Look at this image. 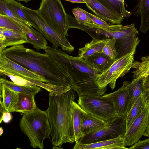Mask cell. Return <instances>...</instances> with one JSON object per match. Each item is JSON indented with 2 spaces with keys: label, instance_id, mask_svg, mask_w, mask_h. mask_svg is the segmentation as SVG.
<instances>
[{
  "label": "cell",
  "instance_id": "23",
  "mask_svg": "<svg viewBox=\"0 0 149 149\" xmlns=\"http://www.w3.org/2000/svg\"><path fill=\"white\" fill-rule=\"evenodd\" d=\"M148 103H149V102L143 94L134 103L126 116V131L140 114Z\"/></svg>",
  "mask_w": 149,
  "mask_h": 149
},
{
  "label": "cell",
  "instance_id": "46",
  "mask_svg": "<svg viewBox=\"0 0 149 149\" xmlns=\"http://www.w3.org/2000/svg\"><path fill=\"white\" fill-rule=\"evenodd\" d=\"M17 0L19 1H24L25 3H26L29 1L33 0Z\"/></svg>",
  "mask_w": 149,
  "mask_h": 149
},
{
  "label": "cell",
  "instance_id": "14",
  "mask_svg": "<svg viewBox=\"0 0 149 149\" xmlns=\"http://www.w3.org/2000/svg\"><path fill=\"white\" fill-rule=\"evenodd\" d=\"M5 72L45 83L44 78L0 53V73Z\"/></svg>",
  "mask_w": 149,
  "mask_h": 149
},
{
  "label": "cell",
  "instance_id": "31",
  "mask_svg": "<svg viewBox=\"0 0 149 149\" xmlns=\"http://www.w3.org/2000/svg\"><path fill=\"white\" fill-rule=\"evenodd\" d=\"M0 27L26 34L25 31L20 25L7 15L0 14Z\"/></svg>",
  "mask_w": 149,
  "mask_h": 149
},
{
  "label": "cell",
  "instance_id": "17",
  "mask_svg": "<svg viewBox=\"0 0 149 149\" xmlns=\"http://www.w3.org/2000/svg\"><path fill=\"white\" fill-rule=\"evenodd\" d=\"M83 59L89 66L100 74L107 70L116 59L110 58L102 52L96 53Z\"/></svg>",
  "mask_w": 149,
  "mask_h": 149
},
{
  "label": "cell",
  "instance_id": "10",
  "mask_svg": "<svg viewBox=\"0 0 149 149\" xmlns=\"http://www.w3.org/2000/svg\"><path fill=\"white\" fill-rule=\"evenodd\" d=\"M126 116H119L113 122L106 124L96 132L82 137L77 142L88 144L112 139L119 136L123 137L126 131Z\"/></svg>",
  "mask_w": 149,
  "mask_h": 149
},
{
  "label": "cell",
  "instance_id": "39",
  "mask_svg": "<svg viewBox=\"0 0 149 149\" xmlns=\"http://www.w3.org/2000/svg\"><path fill=\"white\" fill-rule=\"evenodd\" d=\"M9 112H4L2 116L0 118V123L3 121L5 123H9L12 120V116Z\"/></svg>",
  "mask_w": 149,
  "mask_h": 149
},
{
  "label": "cell",
  "instance_id": "41",
  "mask_svg": "<svg viewBox=\"0 0 149 149\" xmlns=\"http://www.w3.org/2000/svg\"><path fill=\"white\" fill-rule=\"evenodd\" d=\"M73 3H86L84 0H64Z\"/></svg>",
  "mask_w": 149,
  "mask_h": 149
},
{
  "label": "cell",
  "instance_id": "1",
  "mask_svg": "<svg viewBox=\"0 0 149 149\" xmlns=\"http://www.w3.org/2000/svg\"><path fill=\"white\" fill-rule=\"evenodd\" d=\"M0 53L42 77L47 83L72 87L66 68L46 53L37 52L20 45L6 48Z\"/></svg>",
  "mask_w": 149,
  "mask_h": 149
},
{
  "label": "cell",
  "instance_id": "21",
  "mask_svg": "<svg viewBox=\"0 0 149 149\" xmlns=\"http://www.w3.org/2000/svg\"><path fill=\"white\" fill-rule=\"evenodd\" d=\"M136 8L135 14L141 18L139 30L145 33L149 30V0H139Z\"/></svg>",
  "mask_w": 149,
  "mask_h": 149
},
{
  "label": "cell",
  "instance_id": "28",
  "mask_svg": "<svg viewBox=\"0 0 149 149\" xmlns=\"http://www.w3.org/2000/svg\"><path fill=\"white\" fill-rule=\"evenodd\" d=\"M141 61H134L132 68L133 79L143 77L149 75V55L141 57Z\"/></svg>",
  "mask_w": 149,
  "mask_h": 149
},
{
  "label": "cell",
  "instance_id": "19",
  "mask_svg": "<svg viewBox=\"0 0 149 149\" xmlns=\"http://www.w3.org/2000/svg\"><path fill=\"white\" fill-rule=\"evenodd\" d=\"M110 39L92 38L91 42L87 43L84 47L79 49L78 57L83 59L96 53L102 52L103 47Z\"/></svg>",
  "mask_w": 149,
  "mask_h": 149
},
{
  "label": "cell",
  "instance_id": "32",
  "mask_svg": "<svg viewBox=\"0 0 149 149\" xmlns=\"http://www.w3.org/2000/svg\"><path fill=\"white\" fill-rule=\"evenodd\" d=\"M116 13L124 18H128L132 15L131 12L125 8L124 3L116 0H103Z\"/></svg>",
  "mask_w": 149,
  "mask_h": 149
},
{
  "label": "cell",
  "instance_id": "7",
  "mask_svg": "<svg viewBox=\"0 0 149 149\" xmlns=\"http://www.w3.org/2000/svg\"><path fill=\"white\" fill-rule=\"evenodd\" d=\"M23 9L26 15L31 26L36 29L52 44V47L62 49L69 53L73 51L74 48L65 36L61 35L53 30L44 21L35 10L23 6Z\"/></svg>",
  "mask_w": 149,
  "mask_h": 149
},
{
  "label": "cell",
  "instance_id": "30",
  "mask_svg": "<svg viewBox=\"0 0 149 149\" xmlns=\"http://www.w3.org/2000/svg\"><path fill=\"white\" fill-rule=\"evenodd\" d=\"M25 79L33 83L35 86L42 87L47 90L49 93L56 95H60L66 93L72 88L71 87L69 86L56 85L31 79Z\"/></svg>",
  "mask_w": 149,
  "mask_h": 149
},
{
  "label": "cell",
  "instance_id": "6",
  "mask_svg": "<svg viewBox=\"0 0 149 149\" xmlns=\"http://www.w3.org/2000/svg\"><path fill=\"white\" fill-rule=\"evenodd\" d=\"M77 102L86 113L106 124L112 123L119 116L113 102L102 96H80Z\"/></svg>",
  "mask_w": 149,
  "mask_h": 149
},
{
  "label": "cell",
  "instance_id": "2",
  "mask_svg": "<svg viewBox=\"0 0 149 149\" xmlns=\"http://www.w3.org/2000/svg\"><path fill=\"white\" fill-rule=\"evenodd\" d=\"M75 92L72 88L60 95L49 93V106L45 111L50 126L51 139L54 146L75 142L72 120L73 104L77 97Z\"/></svg>",
  "mask_w": 149,
  "mask_h": 149
},
{
  "label": "cell",
  "instance_id": "33",
  "mask_svg": "<svg viewBox=\"0 0 149 149\" xmlns=\"http://www.w3.org/2000/svg\"><path fill=\"white\" fill-rule=\"evenodd\" d=\"M116 39L112 37L103 47L102 52L105 55L112 59H116L118 55L115 47Z\"/></svg>",
  "mask_w": 149,
  "mask_h": 149
},
{
  "label": "cell",
  "instance_id": "47",
  "mask_svg": "<svg viewBox=\"0 0 149 149\" xmlns=\"http://www.w3.org/2000/svg\"><path fill=\"white\" fill-rule=\"evenodd\" d=\"M116 0L124 3V0Z\"/></svg>",
  "mask_w": 149,
  "mask_h": 149
},
{
  "label": "cell",
  "instance_id": "12",
  "mask_svg": "<svg viewBox=\"0 0 149 149\" xmlns=\"http://www.w3.org/2000/svg\"><path fill=\"white\" fill-rule=\"evenodd\" d=\"M88 8L96 16L113 24H120L124 18L103 0H84Z\"/></svg>",
  "mask_w": 149,
  "mask_h": 149
},
{
  "label": "cell",
  "instance_id": "11",
  "mask_svg": "<svg viewBox=\"0 0 149 149\" xmlns=\"http://www.w3.org/2000/svg\"><path fill=\"white\" fill-rule=\"evenodd\" d=\"M149 124V103L126 131L123 137L125 146H131L137 143L144 135Z\"/></svg>",
  "mask_w": 149,
  "mask_h": 149
},
{
  "label": "cell",
  "instance_id": "40",
  "mask_svg": "<svg viewBox=\"0 0 149 149\" xmlns=\"http://www.w3.org/2000/svg\"><path fill=\"white\" fill-rule=\"evenodd\" d=\"M8 8L4 0H0V14L6 15L5 11Z\"/></svg>",
  "mask_w": 149,
  "mask_h": 149
},
{
  "label": "cell",
  "instance_id": "18",
  "mask_svg": "<svg viewBox=\"0 0 149 149\" xmlns=\"http://www.w3.org/2000/svg\"><path fill=\"white\" fill-rule=\"evenodd\" d=\"M0 30L3 31L5 36V40L0 42V53L6 47L28 43L26 34L1 27H0Z\"/></svg>",
  "mask_w": 149,
  "mask_h": 149
},
{
  "label": "cell",
  "instance_id": "36",
  "mask_svg": "<svg viewBox=\"0 0 149 149\" xmlns=\"http://www.w3.org/2000/svg\"><path fill=\"white\" fill-rule=\"evenodd\" d=\"M84 12L88 17L91 23L102 26H108L111 24H108L106 21L96 15H94L85 10Z\"/></svg>",
  "mask_w": 149,
  "mask_h": 149
},
{
  "label": "cell",
  "instance_id": "26",
  "mask_svg": "<svg viewBox=\"0 0 149 149\" xmlns=\"http://www.w3.org/2000/svg\"><path fill=\"white\" fill-rule=\"evenodd\" d=\"M0 83L10 90L17 93L36 94L42 91L41 87L37 86H22L15 84L12 81L1 77Z\"/></svg>",
  "mask_w": 149,
  "mask_h": 149
},
{
  "label": "cell",
  "instance_id": "16",
  "mask_svg": "<svg viewBox=\"0 0 149 149\" xmlns=\"http://www.w3.org/2000/svg\"><path fill=\"white\" fill-rule=\"evenodd\" d=\"M36 95L17 93V100L10 112L25 114L34 110L37 107L34 99Z\"/></svg>",
  "mask_w": 149,
  "mask_h": 149
},
{
  "label": "cell",
  "instance_id": "44",
  "mask_svg": "<svg viewBox=\"0 0 149 149\" xmlns=\"http://www.w3.org/2000/svg\"><path fill=\"white\" fill-rule=\"evenodd\" d=\"M52 149H63L62 146H54L52 147Z\"/></svg>",
  "mask_w": 149,
  "mask_h": 149
},
{
  "label": "cell",
  "instance_id": "8",
  "mask_svg": "<svg viewBox=\"0 0 149 149\" xmlns=\"http://www.w3.org/2000/svg\"><path fill=\"white\" fill-rule=\"evenodd\" d=\"M114 31L109 36L116 39L115 47L118 53L116 58L128 53L134 55L140 41L137 36L138 31L134 23L123 26L116 24Z\"/></svg>",
  "mask_w": 149,
  "mask_h": 149
},
{
  "label": "cell",
  "instance_id": "3",
  "mask_svg": "<svg viewBox=\"0 0 149 149\" xmlns=\"http://www.w3.org/2000/svg\"><path fill=\"white\" fill-rule=\"evenodd\" d=\"M45 51L66 68L72 82V88L79 96L104 95L107 87L100 88L96 82L97 77L100 73L89 66L83 59L69 55L58 48L48 46Z\"/></svg>",
  "mask_w": 149,
  "mask_h": 149
},
{
  "label": "cell",
  "instance_id": "4",
  "mask_svg": "<svg viewBox=\"0 0 149 149\" xmlns=\"http://www.w3.org/2000/svg\"><path fill=\"white\" fill-rule=\"evenodd\" d=\"M19 126L28 137L30 146L34 148L43 149L44 140L51 139V127L47 113L38 107L31 112L23 114Z\"/></svg>",
  "mask_w": 149,
  "mask_h": 149
},
{
  "label": "cell",
  "instance_id": "24",
  "mask_svg": "<svg viewBox=\"0 0 149 149\" xmlns=\"http://www.w3.org/2000/svg\"><path fill=\"white\" fill-rule=\"evenodd\" d=\"M86 112L75 101L73 104L72 120L75 138V142L78 141L82 136L81 126L83 117Z\"/></svg>",
  "mask_w": 149,
  "mask_h": 149
},
{
  "label": "cell",
  "instance_id": "22",
  "mask_svg": "<svg viewBox=\"0 0 149 149\" xmlns=\"http://www.w3.org/2000/svg\"><path fill=\"white\" fill-rule=\"evenodd\" d=\"M0 107L4 112H9L17 102V93L14 91L0 83Z\"/></svg>",
  "mask_w": 149,
  "mask_h": 149
},
{
  "label": "cell",
  "instance_id": "29",
  "mask_svg": "<svg viewBox=\"0 0 149 149\" xmlns=\"http://www.w3.org/2000/svg\"><path fill=\"white\" fill-rule=\"evenodd\" d=\"M4 1L8 9L16 17L31 26V24L23 9L24 6L14 0Z\"/></svg>",
  "mask_w": 149,
  "mask_h": 149
},
{
  "label": "cell",
  "instance_id": "45",
  "mask_svg": "<svg viewBox=\"0 0 149 149\" xmlns=\"http://www.w3.org/2000/svg\"><path fill=\"white\" fill-rule=\"evenodd\" d=\"M3 133V129L2 127L0 128V136H1Z\"/></svg>",
  "mask_w": 149,
  "mask_h": 149
},
{
  "label": "cell",
  "instance_id": "15",
  "mask_svg": "<svg viewBox=\"0 0 149 149\" xmlns=\"http://www.w3.org/2000/svg\"><path fill=\"white\" fill-rule=\"evenodd\" d=\"M123 137L119 136L112 139L84 144L76 142L74 149H127Z\"/></svg>",
  "mask_w": 149,
  "mask_h": 149
},
{
  "label": "cell",
  "instance_id": "42",
  "mask_svg": "<svg viewBox=\"0 0 149 149\" xmlns=\"http://www.w3.org/2000/svg\"><path fill=\"white\" fill-rule=\"evenodd\" d=\"M5 40V36L3 31L0 30V42H3Z\"/></svg>",
  "mask_w": 149,
  "mask_h": 149
},
{
  "label": "cell",
  "instance_id": "43",
  "mask_svg": "<svg viewBox=\"0 0 149 149\" xmlns=\"http://www.w3.org/2000/svg\"><path fill=\"white\" fill-rule=\"evenodd\" d=\"M143 135L145 136L149 137V124L146 129Z\"/></svg>",
  "mask_w": 149,
  "mask_h": 149
},
{
  "label": "cell",
  "instance_id": "35",
  "mask_svg": "<svg viewBox=\"0 0 149 149\" xmlns=\"http://www.w3.org/2000/svg\"><path fill=\"white\" fill-rule=\"evenodd\" d=\"M0 75H5L9 77L11 81L16 84L22 86H35L33 83L20 76L5 72L0 73Z\"/></svg>",
  "mask_w": 149,
  "mask_h": 149
},
{
  "label": "cell",
  "instance_id": "13",
  "mask_svg": "<svg viewBox=\"0 0 149 149\" xmlns=\"http://www.w3.org/2000/svg\"><path fill=\"white\" fill-rule=\"evenodd\" d=\"M130 81H124L122 86L118 89L102 96L113 102L115 110L119 116H126L128 111L130 102L129 84Z\"/></svg>",
  "mask_w": 149,
  "mask_h": 149
},
{
  "label": "cell",
  "instance_id": "5",
  "mask_svg": "<svg viewBox=\"0 0 149 149\" xmlns=\"http://www.w3.org/2000/svg\"><path fill=\"white\" fill-rule=\"evenodd\" d=\"M37 11L54 31L62 36H68L67 13L60 0H42Z\"/></svg>",
  "mask_w": 149,
  "mask_h": 149
},
{
  "label": "cell",
  "instance_id": "34",
  "mask_svg": "<svg viewBox=\"0 0 149 149\" xmlns=\"http://www.w3.org/2000/svg\"><path fill=\"white\" fill-rule=\"evenodd\" d=\"M74 18L78 23L79 24L83 22H91V21L84 10L82 8L76 7L71 10Z\"/></svg>",
  "mask_w": 149,
  "mask_h": 149
},
{
  "label": "cell",
  "instance_id": "20",
  "mask_svg": "<svg viewBox=\"0 0 149 149\" xmlns=\"http://www.w3.org/2000/svg\"><path fill=\"white\" fill-rule=\"evenodd\" d=\"M106 124L101 120L86 113L83 117L82 121L81 126L82 137L96 132Z\"/></svg>",
  "mask_w": 149,
  "mask_h": 149
},
{
  "label": "cell",
  "instance_id": "38",
  "mask_svg": "<svg viewBox=\"0 0 149 149\" xmlns=\"http://www.w3.org/2000/svg\"><path fill=\"white\" fill-rule=\"evenodd\" d=\"M144 95L149 100V75L143 77Z\"/></svg>",
  "mask_w": 149,
  "mask_h": 149
},
{
  "label": "cell",
  "instance_id": "25",
  "mask_svg": "<svg viewBox=\"0 0 149 149\" xmlns=\"http://www.w3.org/2000/svg\"><path fill=\"white\" fill-rule=\"evenodd\" d=\"M32 27H30L26 33L28 43L32 45L38 51L41 49L45 50L48 46L46 38Z\"/></svg>",
  "mask_w": 149,
  "mask_h": 149
},
{
  "label": "cell",
  "instance_id": "27",
  "mask_svg": "<svg viewBox=\"0 0 149 149\" xmlns=\"http://www.w3.org/2000/svg\"><path fill=\"white\" fill-rule=\"evenodd\" d=\"M129 91L130 102L127 112L137 99L144 94L143 78L133 79L129 84Z\"/></svg>",
  "mask_w": 149,
  "mask_h": 149
},
{
  "label": "cell",
  "instance_id": "9",
  "mask_svg": "<svg viewBox=\"0 0 149 149\" xmlns=\"http://www.w3.org/2000/svg\"><path fill=\"white\" fill-rule=\"evenodd\" d=\"M134 55L130 53L116 59L107 70L97 76L96 82L98 86L104 88L109 84L111 89L113 90L117 80L124 77L132 68L134 61Z\"/></svg>",
  "mask_w": 149,
  "mask_h": 149
},
{
  "label": "cell",
  "instance_id": "37",
  "mask_svg": "<svg viewBox=\"0 0 149 149\" xmlns=\"http://www.w3.org/2000/svg\"><path fill=\"white\" fill-rule=\"evenodd\" d=\"M127 149H149V138L143 140H139Z\"/></svg>",
  "mask_w": 149,
  "mask_h": 149
}]
</instances>
